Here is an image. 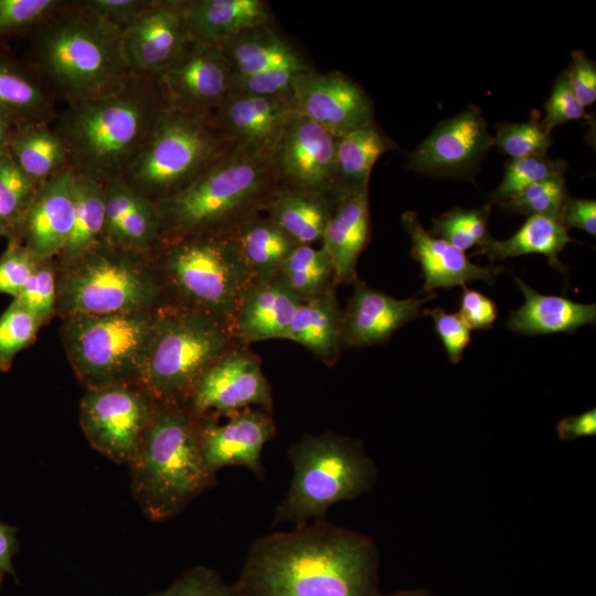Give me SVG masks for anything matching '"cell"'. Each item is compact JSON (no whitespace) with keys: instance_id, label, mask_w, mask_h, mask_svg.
Segmentation results:
<instances>
[{"instance_id":"cell-28","label":"cell","mask_w":596,"mask_h":596,"mask_svg":"<svg viewBox=\"0 0 596 596\" xmlns=\"http://www.w3.org/2000/svg\"><path fill=\"white\" fill-rule=\"evenodd\" d=\"M396 147L374 123L339 137L330 196L338 202L369 187L377 159Z\"/></svg>"},{"instance_id":"cell-30","label":"cell","mask_w":596,"mask_h":596,"mask_svg":"<svg viewBox=\"0 0 596 596\" xmlns=\"http://www.w3.org/2000/svg\"><path fill=\"white\" fill-rule=\"evenodd\" d=\"M343 313L334 290L302 300L297 308L284 339L310 350L327 362H333L343 344Z\"/></svg>"},{"instance_id":"cell-53","label":"cell","mask_w":596,"mask_h":596,"mask_svg":"<svg viewBox=\"0 0 596 596\" xmlns=\"http://www.w3.org/2000/svg\"><path fill=\"white\" fill-rule=\"evenodd\" d=\"M567 84L584 107L596 100V67L582 51L572 53V61L564 72Z\"/></svg>"},{"instance_id":"cell-49","label":"cell","mask_w":596,"mask_h":596,"mask_svg":"<svg viewBox=\"0 0 596 596\" xmlns=\"http://www.w3.org/2000/svg\"><path fill=\"white\" fill-rule=\"evenodd\" d=\"M148 596H236L234 585H227L211 568L198 566L179 577L169 588Z\"/></svg>"},{"instance_id":"cell-54","label":"cell","mask_w":596,"mask_h":596,"mask_svg":"<svg viewBox=\"0 0 596 596\" xmlns=\"http://www.w3.org/2000/svg\"><path fill=\"white\" fill-rule=\"evenodd\" d=\"M84 3L121 32L147 4L145 0H87Z\"/></svg>"},{"instance_id":"cell-52","label":"cell","mask_w":596,"mask_h":596,"mask_svg":"<svg viewBox=\"0 0 596 596\" xmlns=\"http://www.w3.org/2000/svg\"><path fill=\"white\" fill-rule=\"evenodd\" d=\"M462 287L459 317L471 329H491L498 318L496 302L480 291Z\"/></svg>"},{"instance_id":"cell-45","label":"cell","mask_w":596,"mask_h":596,"mask_svg":"<svg viewBox=\"0 0 596 596\" xmlns=\"http://www.w3.org/2000/svg\"><path fill=\"white\" fill-rule=\"evenodd\" d=\"M65 3L61 0H0V38L36 30Z\"/></svg>"},{"instance_id":"cell-44","label":"cell","mask_w":596,"mask_h":596,"mask_svg":"<svg viewBox=\"0 0 596 596\" xmlns=\"http://www.w3.org/2000/svg\"><path fill=\"white\" fill-rule=\"evenodd\" d=\"M563 177L550 178L529 185L517 195L499 204L502 209L528 216L536 214L560 215L566 199Z\"/></svg>"},{"instance_id":"cell-58","label":"cell","mask_w":596,"mask_h":596,"mask_svg":"<svg viewBox=\"0 0 596 596\" xmlns=\"http://www.w3.org/2000/svg\"><path fill=\"white\" fill-rule=\"evenodd\" d=\"M13 127L0 119V156L9 153Z\"/></svg>"},{"instance_id":"cell-51","label":"cell","mask_w":596,"mask_h":596,"mask_svg":"<svg viewBox=\"0 0 596 596\" xmlns=\"http://www.w3.org/2000/svg\"><path fill=\"white\" fill-rule=\"evenodd\" d=\"M585 116V107L570 88L565 74H561L545 104V116L541 121L542 125L551 132L558 125L577 120Z\"/></svg>"},{"instance_id":"cell-29","label":"cell","mask_w":596,"mask_h":596,"mask_svg":"<svg viewBox=\"0 0 596 596\" xmlns=\"http://www.w3.org/2000/svg\"><path fill=\"white\" fill-rule=\"evenodd\" d=\"M254 280L278 274L297 245L269 217L252 213L223 230Z\"/></svg>"},{"instance_id":"cell-17","label":"cell","mask_w":596,"mask_h":596,"mask_svg":"<svg viewBox=\"0 0 596 596\" xmlns=\"http://www.w3.org/2000/svg\"><path fill=\"white\" fill-rule=\"evenodd\" d=\"M296 113L291 93L280 96L227 95L209 120L234 148L270 158Z\"/></svg>"},{"instance_id":"cell-48","label":"cell","mask_w":596,"mask_h":596,"mask_svg":"<svg viewBox=\"0 0 596 596\" xmlns=\"http://www.w3.org/2000/svg\"><path fill=\"white\" fill-rule=\"evenodd\" d=\"M46 260V259H45ZM42 260L31 275L20 295L14 298L29 309L42 323L52 315L56 285L53 269Z\"/></svg>"},{"instance_id":"cell-38","label":"cell","mask_w":596,"mask_h":596,"mask_svg":"<svg viewBox=\"0 0 596 596\" xmlns=\"http://www.w3.org/2000/svg\"><path fill=\"white\" fill-rule=\"evenodd\" d=\"M490 211L491 203L479 209H451L432 220L429 233L464 252L475 246L479 248L491 238L488 231Z\"/></svg>"},{"instance_id":"cell-6","label":"cell","mask_w":596,"mask_h":596,"mask_svg":"<svg viewBox=\"0 0 596 596\" xmlns=\"http://www.w3.org/2000/svg\"><path fill=\"white\" fill-rule=\"evenodd\" d=\"M288 453L294 472L274 524L323 520L332 504L369 491L375 479V467L360 444L334 434L308 435Z\"/></svg>"},{"instance_id":"cell-16","label":"cell","mask_w":596,"mask_h":596,"mask_svg":"<svg viewBox=\"0 0 596 596\" xmlns=\"http://www.w3.org/2000/svg\"><path fill=\"white\" fill-rule=\"evenodd\" d=\"M291 96L298 113L337 138L373 123L368 95L337 71L301 73L292 83Z\"/></svg>"},{"instance_id":"cell-46","label":"cell","mask_w":596,"mask_h":596,"mask_svg":"<svg viewBox=\"0 0 596 596\" xmlns=\"http://www.w3.org/2000/svg\"><path fill=\"white\" fill-rule=\"evenodd\" d=\"M42 260L15 236L0 257V294L17 298Z\"/></svg>"},{"instance_id":"cell-56","label":"cell","mask_w":596,"mask_h":596,"mask_svg":"<svg viewBox=\"0 0 596 596\" xmlns=\"http://www.w3.org/2000/svg\"><path fill=\"white\" fill-rule=\"evenodd\" d=\"M556 432L562 440H574L583 436L596 434V409L565 417L556 426Z\"/></svg>"},{"instance_id":"cell-24","label":"cell","mask_w":596,"mask_h":596,"mask_svg":"<svg viewBox=\"0 0 596 596\" xmlns=\"http://www.w3.org/2000/svg\"><path fill=\"white\" fill-rule=\"evenodd\" d=\"M301 302L278 274L255 279L233 317L234 334L244 342L284 339Z\"/></svg>"},{"instance_id":"cell-13","label":"cell","mask_w":596,"mask_h":596,"mask_svg":"<svg viewBox=\"0 0 596 596\" xmlns=\"http://www.w3.org/2000/svg\"><path fill=\"white\" fill-rule=\"evenodd\" d=\"M157 82L167 107L209 117L227 97L232 71L221 45L190 36Z\"/></svg>"},{"instance_id":"cell-39","label":"cell","mask_w":596,"mask_h":596,"mask_svg":"<svg viewBox=\"0 0 596 596\" xmlns=\"http://www.w3.org/2000/svg\"><path fill=\"white\" fill-rule=\"evenodd\" d=\"M566 166V161L553 160L546 155L511 159L505 164L503 178L492 193L490 203L499 205L531 184L550 178L563 177Z\"/></svg>"},{"instance_id":"cell-47","label":"cell","mask_w":596,"mask_h":596,"mask_svg":"<svg viewBox=\"0 0 596 596\" xmlns=\"http://www.w3.org/2000/svg\"><path fill=\"white\" fill-rule=\"evenodd\" d=\"M312 70L308 64L269 70L232 79L228 95L280 96L291 93L298 75Z\"/></svg>"},{"instance_id":"cell-36","label":"cell","mask_w":596,"mask_h":596,"mask_svg":"<svg viewBox=\"0 0 596 596\" xmlns=\"http://www.w3.org/2000/svg\"><path fill=\"white\" fill-rule=\"evenodd\" d=\"M105 204L104 184L75 172L74 223L61 252L66 259H78L103 236Z\"/></svg>"},{"instance_id":"cell-31","label":"cell","mask_w":596,"mask_h":596,"mask_svg":"<svg viewBox=\"0 0 596 596\" xmlns=\"http://www.w3.org/2000/svg\"><path fill=\"white\" fill-rule=\"evenodd\" d=\"M574 242L558 215L536 214L528 216L522 226L509 238L497 241L492 237L476 249L471 256L482 255L490 263L528 254H540L547 258L549 265L565 273L558 258L565 246Z\"/></svg>"},{"instance_id":"cell-4","label":"cell","mask_w":596,"mask_h":596,"mask_svg":"<svg viewBox=\"0 0 596 596\" xmlns=\"http://www.w3.org/2000/svg\"><path fill=\"white\" fill-rule=\"evenodd\" d=\"M279 189L270 158L231 148L173 195L156 203L160 232H221L255 213Z\"/></svg>"},{"instance_id":"cell-59","label":"cell","mask_w":596,"mask_h":596,"mask_svg":"<svg viewBox=\"0 0 596 596\" xmlns=\"http://www.w3.org/2000/svg\"><path fill=\"white\" fill-rule=\"evenodd\" d=\"M379 596H382V595H379ZM385 596H428L422 592H415V590H403V592H397V593H393V594H390V595H385Z\"/></svg>"},{"instance_id":"cell-10","label":"cell","mask_w":596,"mask_h":596,"mask_svg":"<svg viewBox=\"0 0 596 596\" xmlns=\"http://www.w3.org/2000/svg\"><path fill=\"white\" fill-rule=\"evenodd\" d=\"M155 317L145 310L72 317L65 332L74 370L89 389L125 384L138 373Z\"/></svg>"},{"instance_id":"cell-32","label":"cell","mask_w":596,"mask_h":596,"mask_svg":"<svg viewBox=\"0 0 596 596\" xmlns=\"http://www.w3.org/2000/svg\"><path fill=\"white\" fill-rule=\"evenodd\" d=\"M232 71V79L274 68L308 63L280 36L270 23L248 29L221 45Z\"/></svg>"},{"instance_id":"cell-57","label":"cell","mask_w":596,"mask_h":596,"mask_svg":"<svg viewBox=\"0 0 596 596\" xmlns=\"http://www.w3.org/2000/svg\"><path fill=\"white\" fill-rule=\"evenodd\" d=\"M15 533V528L0 520V586L6 574H11L15 577L12 563L13 556L19 550Z\"/></svg>"},{"instance_id":"cell-9","label":"cell","mask_w":596,"mask_h":596,"mask_svg":"<svg viewBox=\"0 0 596 596\" xmlns=\"http://www.w3.org/2000/svg\"><path fill=\"white\" fill-rule=\"evenodd\" d=\"M167 269L178 291L195 309L225 322H232L254 281L223 231L175 237Z\"/></svg>"},{"instance_id":"cell-5","label":"cell","mask_w":596,"mask_h":596,"mask_svg":"<svg viewBox=\"0 0 596 596\" xmlns=\"http://www.w3.org/2000/svg\"><path fill=\"white\" fill-rule=\"evenodd\" d=\"M134 497L151 520H164L214 483L203 464L199 425L181 405L155 408L128 464Z\"/></svg>"},{"instance_id":"cell-21","label":"cell","mask_w":596,"mask_h":596,"mask_svg":"<svg viewBox=\"0 0 596 596\" xmlns=\"http://www.w3.org/2000/svg\"><path fill=\"white\" fill-rule=\"evenodd\" d=\"M75 171L70 166L40 183L14 234L45 260L65 246L74 223Z\"/></svg>"},{"instance_id":"cell-18","label":"cell","mask_w":596,"mask_h":596,"mask_svg":"<svg viewBox=\"0 0 596 596\" xmlns=\"http://www.w3.org/2000/svg\"><path fill=\"white\" fill-rule=\"evenodd\" d=\"M189 38L183 1L150 0L123 30L121 46L131 72L158 76L178 57Z\"/></svg>"},{"instance_id":"cell-40","label":"cell","mask_w":596,"mask_h":596,"mask_svg":"<svg viewBox=\"0 0 596 596\" xmlns=\"http://www.w3.org/2000/svg\"><path fill=\"white\" fill-rule=\"evenodd\" d=\"M39 184L15 163L10 153L0 156V206L3 220L14 234Z\"/></svg>"},{"instance_id":"cell-19","label":"cell","mask_w":596,"mask_h":596,"mask_svg":"<svg viewBox=\"0 0 596 596\" xmlns=\"http://www.w3.org/2000/svg\"><path fill=\"white\" fill-rule=\"evenodd\" d=\"M195 414L226 415L253 405L270 408L272 392L258 361L244 351H227L196 381L191 395Z\"/></svg>"},{"instance_id":"cell-7","label":"cell","mask_w":596,"mask_h":596,"mask_svg":"<svg viewBox=\"0 0 596 596\" xmlns=\"http://www.w3.org/2000/svg\"><path fill=\"white\" fill-rule=\"evenodd\" d=\"M225 323L195 308L156 317L137 373L143 391L160 404L190 398L204 371L227 352L231 330Z\"/></svg>"},{"instance_id":"cell-1","label":"cell","mask_w":596,"mask_h":596,"mask_svg":"<svg viewBox=\"0 0 596 596\" xmlns=\"http://www.w3.org/2000/svg\"><path fill=\"white\" fill-rule=\"evenodd\" d=\"M371 541L324 522L257 540L234 585L236 596H379Z\"/></svg>"},{"instance_id":"cell-12","label":"cell","mask_w":596,"mask_h":596,"mask_svg":"<svg viewBox=\"0 0 596 596\" xmlns=\"http://www.w3.org/2000/svg\"><path fill=\"white\" fill-rule=\"evenodd\" d=\"M155 408L150 396L125 384L89 389L79 416L91 445L117 464H129L148 428Z\"/></svg>"},{"instance_id":"cell-42","label":"cell","mask_w":596,"mask_h":596,"mask_svg":"<svg viewBox=\"0 0 596 596\" xmlns=\"http://www.w3.org/2000/svg\"><path fill=\"white\" fill-rule=\"evenodd\" d=\"M494 146L511 159L545 156L552 143L551 132L541 121L500 123L493 136Z\"/></svg>"},{"instance_id":"cell-25","label":"cell","mask_w":596,"mask_h":596,"mask_svg":"<svg viewBox=\"0 0 596 596\" xmlns=\"http://www.w3.org/2000/svg\"><path fill=\"white\" fill-rule=\"evenodd\" d=\"M370 231L369 187L336 202L321 238L334 283L356 281V263L370 241Z\"/></svg>"},{"instance_id":"cell-37","label":"cell","mask_w":596,"mask_h":596,"mask_svg":"<svg viewBox=\"0 0 596 596\" xmlns=\"http://www.w3.org/2000/svg\"><path fill=\"white\" fill-rule=\"evenodd\" d=\"M278 275L302 300L321 295L334 283L328 254L322 247L311 245H296L283 262Z\"/></svg>"},{"instance_id":"cell-43","label":"cell","mask_w":596,"mask_h":596,"mask_svg":"<svg viewBox=\"0 0 596 596\" xmlns=\"http://www.w3.org/2000/svg\"><path fill=\"white\" fill-rule=\"evenodd\" d=\"M159 233L160 219L156 203L136 192L114 246L127 251H142L157 238Z\"/></svg>"},{"instance_id":"cell-26","label":"cell","mask_w":596,"mask_h":596,"mask_svg":"<svg viewBox=\"0 0 596 596\" xmlns=\"http://www.w3.org/2000/svg\"><path fill=\"white\" fill-rule=\"evenodd\" d=\"M183 10L189 35L217 45L272 20L262 0H190Z\"/></svg>"},{"instance_id":"cell-27","label":"cell","mask_w":596,"mask_h":596,"mask_svg":"<svg viewBox=\"0 0 596 596\" xmlns=\"http://www.w3.org/2000/svg\"><path fill=\"white\" fill-rule=\"evenodd\" d=\"M515 281L524 296V304L510 312L507 327L513 332L526 336L573 333L596 320L594 304H579L560 296L543 295L519 277H515Z\"/></svg>"},{"instance_id":"cell-35","label":"cell","mask_w":596,"mask_h":596,"mask_svg":"<svg viewBox=\"0 0 596 596\" xmlns=\"http://www.w3.org/2000/svg\"><path fill=\"white\" fill-rule=\"evenodd\" d=\"M51 113L49 91L21 65L0 55V119L15 128L47 121Z\"/></svg>"},{"instance_id":"cell-22","label":"cell","mask_w":596,"mask_h":596,"mask_svg":"<svg viewBox=\"0 0 596 596\" xmlns=\"http://www.w3.org/2000/svg\"><path fill=\"white\" fill-rule=\"evenodd\" d=\"M402 223L412 240L411 255L421 265L425 279L422 291L427 295L475 280L493 284L504 270L500 265L471 263L464 251L427 232L415 212L403 213Z\"/></svg>"},{"instance_id":"cell-2","label":"cell","mask_w":596,"mask_h":596,"mask_svg":"<svg viewBox=\"0 0 596 596\" xmlns=\"http://www.w3.org/2000/svg\"><path fill=\"white\" fill-rule=\"evenodd\" d=\"M164 106L157 76L132 73L111 93L68 103L53 128L74 171L104 184L123 178Z\"/></svg>"},{"instance_id":"cell-34","label":"cell","mask_w":596,"mask_h":596,"mask_svg":"<svg viewBox=\"0 0 596 596\" xmlns=\"http://www.w3.org/2000/svg\"><path fill=\"white\" fill-rule=\"evenodd\" d=\"M9 153L20 169L38 184L70 167L67 148L47 121L13 128Z\"/></svg>"},{"instance_id":"cell-3","label":"cell","mask_w":596,"mask_h":596,"mask_svg":"<svg viewBox=\"0 0 596 596\" xmlns=\"http://www.w3.org/2000/svg\"><path fill=\"white\" fill-rule=\"evenodd\" d=\"M36 30L34 63L67 104L111 93L134 73L121 31L84 1L66 2Z\"/></svg>"},{"instance_id":"cell-55","label":"cell","mask_w":596,"mask_h":596,"mask_svg":"<svg viewBox=\"0 0 596 596\" xmlns=\"http://www.w3.org/2000/svg\"><path fill=\"white\" fill-rule=\"evenodd\" d=\"M560 220L568 230L579 228L595 236L596 234V201L566 196L561 211Z\"/></svg>"},{"instance_id":"cell-60","label":"cell","mask_w":596,"mask_h":596,"mask_svg":"<svg viewBox=\"0 0 596 596\" xmlns=\"http://www.w3.org/2000/svg\"><path fill=\"white\" fill-rule=\"evenodd\" d=\"M0 236H8L10 237V231L3 220L1 206H0Z\"/></svg>"},{"instance_id":"cell-8","label":"cell","mask_w":596,"mask_h":596,"mask_svg":"<svg viewBox=\"0 0 596 596\" xmlns=\"http://www.w3.org/2000/svg\"><path fill=\"white\" fill-rule=\"evenodd\" d=\"M231 148L209 117L164 106L123 179L157 203L182 190Z\"/></svg>"},{"instance_id":"cell-11","label":"cell","mask_w":596,"mask_h":596,"mask_svg":"<svg viewBox=\"0 0 596 596\" xmlns=\"http://www.w3.org/2000/svg\"><path fill=\"white\" fill-rule=\"evenodd\" d=\"M61 301L72 317L145 310L157 294L146 268L129 256L96 245L75 260Z\"/></svg>"},{"instance_id":"cell-15","label":"cell","mask_w":596,"mask_h":596,"mask_svg":"<svg viewBox=\"0 0 596 596\" xmlns=\"http://www.w3.org/2000/svg\"><path fill=\"white\" fill-rule=\"evenodd\" d=\"M492 146L481 110L470 105L435 127L409 155L407 169L432 177L468 175Z\"/></svg>"},{"instance_id":"cell-23","label":"cell","mask_w":596,"mask_h":596,"mask_svg":"<svg viewBox=\"0 0 596 596\" xmlns=\"http://www.w3.org/2000/svg\"><path fill=\"white\" fill-rule=\"evenodd\" d=\"M435 296L397 299L356 281L343 312V344L368 347L387 342L396 330L417 318L423 304Z\"/></svg>"},{"instance_id":"cell-20","label":"cell","mask_w":596,"mask_h":596,"mask_svg":"<svg viewBox=\"0 0 596 596\" xmlns=\"http://www.w3.org/2000/svg\"><path fill=\"white\" fill-rule=\"evenodd\" d=\"M228 416L225 423L207 419L199 426L205 469L215 475L223 467L241 466L262 477V450L275 435L273 418L263 411L252 408Z\"/></svg>"},{"instance_id":"cell-41","label":"cell","mask_w":596,"mask_h":596,"mask_svg":"<svg viewBox=\"0 0 596 596\" xmlns=\"http://www.w3.org/2000/svg\"><path fill=\"white\" fill-rule=\"evenodd\" d=\"M42 322L13 299L0 316V370L8 371L15 355L35 338Z\"/></svg>"},{"instance_id":"cell-33","label":"cell","mask_w":596,"mask_h":596,"mask_svg":"<svg viewBox=\"0 0 596 596\" xmlns=\"http://www.w3.org/2000/svg\"><path fill=\"white\" fill-rule=\"evenodd\" d=\"M264 207L268 217L297 245L321 241L332 212L327 195L281 188Z\"/></svg>"},{"instance_id":"cell-50","label":"cell","mask_w":596,"mask_h":596,"mask_svg":"<svg viewBox=\"0 0 596 596\" xmlns=\"http://www.w3.org/2000/svg\"><path fill=\"white\" fill-rule=\"evenodd\" d=\"M423 313L434 321V328L451 363H459L471 340L470 329L458 313H449L441 308L425 309Z\"/></svg>"},{"instance_id":"cell-14","label":"cell","mask_w":596,"mask_h":596,"mask_svg":"<svg viewBox=\"0 0 596 596\" xmlns=\"http://www.w3.org/2000/svg\"><path fill=\"white\" fill-rule=\"evenodd\" d=\"M337 139L297 111L270 156L279 188L330 198Z\"/></svg>"}]
</instances>
